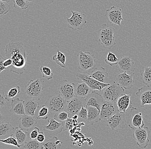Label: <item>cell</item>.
Wrapping results in <instances>:
<instances>
[{"label":"cell","mask_w":151,"mask_h":149,"mask_svg":"<svg viewBox=\"0 0 151 149\" xmlns=\"http://www.w3.org/2000/svg\"><path fill=\"white\" fill-rule=\"evenodd\" d=\"M45 105L49 108V114H52L67 111V101L60 94L49 96Z\"/></svg>","instance_id":"3957f363"},{"label":"cell","mask_w":151,"mask_h":149,"mask_svg":"<svg viewBox=\"0 0 151 149\" xmlns=\"http://www.w3.org/2000/svg\"><path fill=\"white\" fill-rule=\"evenodd\" d=\"M79 122H87L88 119V109L86 105H83L78 114Z\"/></svg>","instance_id":"8d00e7d4"},{"label":"cell","mask_w":151,"mask_h":149,"mask_svg":"<svg viewBox=\"0 0 151 149\" xmlns=\"http://www.w3.org/2000/svg\"><path fill=\"white\" fill-rule=\"evenodd\" d=\"M76 76L79 80L84 82L93 90H99L100 92L105 87L110 84V83H101L91 77L87 73H79L76 74Z\"/></svg>","instance_id":"9c48e42d"},{"label":"cell","mask_w":151,"mask_h":149,"mask_svg":"<svg viewBox=\"0 0 151 149\" xmlns=\"http://www.w3.org/2000/svg\"><path fill=\"white\" fill-rule=\"evenodd\" d=\"M115 78L116 83L124 89L129 90L133 87L134 83L133 74L129 75L127 72H123L116 75Z\"/></svg>","instance_id":"e0dca14e"},{"label":"cell","mask_w":151,"mask_h":149,"mask_svg":"<svg viewBox=\"0 0 151 149\" xmlns=\"http://www.w3.org/2000/svg\"><path fill=\"white\" fill-rule=\"evenodd\" d=\"M119 111L116 102L104 101L101 107L100 117L101 120L106 121Z\"/></svg>","instance_id":"7c38bea8"},{"label":"cell","mask_w":151,"mask_h":149,"mask_svg":"<svg viewBox=\"0 0 151 149\" xmlns=\"http://www.w3.org/2000/svg\"><path fill=\"white\" fill-rule=\"evenodd\" d=\"M101 92L105 100L116 102L118 99L124 94V89L114 82L105 87Z\"/></svg>","instance_id":"277c9868"},{"label":"cell","mask_w":151,"mask_h":149,"mask_svg":"<svg viewBox=\"0 0 151 149\" xmlns=\"http://www.w3.org/2000/svg\"><path fill=\"white\" fill-rule=\"evenodd\" d=\"M11 10L10 6L5 2L0 1V17H3L7 14Z\"/></svg>","instance_id":"ab89813d"},{"label":"cell","mask_w":151,"mask_h":149,"mask_svg":"<svg viewBox=\"0 0 151 149\" xmlns=\"http://www.w3.org/2000/svg\"><path fill=\"white\" fill-rule=\"evenodd\" d=\"M19 120V127L24 131H28L37 123V121L35 118L34 116L26 114L21 116Z\"/></svg>","instance_id":"7402d4cb"},{"label":"cell","mask_w":151,"mask_h":149,"mask_svg":"<svg viewBox=\"0 0 151 149\" xmlns=\"http://www.w3.org/2000/svg\"><path fill=\"white\" fill-rule=\"evenodd\" d=\"M49 113V110L47 105H42V107L39 111L37 117V119L47 120L48 118V114Z\"/></svg>","instance_id":"74e56055"},{"label":"cell","mask_w":151,"mask_h":149,"mask_svg":"<svg viewBox=\"0 0 151 149\" xmlns=\"http://www.w3.org/2000/svg\"><path fill=\"white\" fill-rule=\"evenodd\" d=\"M13 2L14 8L19 7L22 10H25L29 7V5L25 0H13Z\"/></svg>","instance_id":"60d3db41"},{"label":"cell","mask_w":151,"mask_h":149,"mask_svg":"<svg viewBox=\"0 0 151 149\" xmlns=\"http://www.w3.org/2000/svg\"><path fill=\"white\" fill-rule=\"evenodd\" d=\"M0 141L2 142V143H4V144L16 146V147H17L19 148H21V146L19 144L17 140L14 137L13 135H12L10 136L9 137L7 138H6V139L3 140L1 139L0 140Z\"/></svg>","instance_id":"f35d334b"},{"label":"cell","mask_w":151,"mask_h":149,"mask_svg":"<svg viewBox=\"0 0 151 149\" xmlns=\"http://www.w3.org/2000/svg\"><path fill=\"white\" fill-rule=\"evenodd\" d=\"M105 61L106 64L109 66H113L117 65L119 63V59L115 54L111 52H109L105 59Z\"/></svg>","instance_id":"836d02e7"},{"label":"cell","mask_w":151,"mask_h":149,"mask_svg":"<svg viewBox=\"0 0 151 149\" xmlns=\"http://www.w3.org/2000/svg\"><path fill=\"white\" fill-rule=\"evenodd\" d=\"M104 99L101 94L93 90L85 99V103L87 106H93L96 107L101 112V107L103 103Z\"/></svg>","instance_id":"2e32d148"},{"label":"cell","mask_w":151,"mask_h":149,"mask_svg":"<svg viewBox=\"0 0 151 149\" xmlns=\"http://www.w3.org/2000/svg\"><path fill=\"white\" fill-rule=\"evenodd\" d=\"M96 67V59L94 55L89 52L80 51L78 54V68L80 70L86 71L94 69Z\"/></svg>","instance_id":"5b68a950"},{"label":"cell","mask_w":151,"mask_h":149,"mask_svg":"<svg viewBox=\"0 0 151 149\" xmlns=\"http://www.w3.org/2000/svg\"><path fill=\"white\" fill-rule=\"evenodd\" d=\"M116 29L106 24H103L98 31L99 41L105 49H111L116 45L114 34Z\"/></svg>","instance_id":"7a4b0ae2"},{"label":"cell","mask_w":151,"mask_h":149,"mask_svg":"<svg viewBox=\"0 0 151 149\" xmlns=\"http://www.w3.org/2000/svg\"><path fill=\"white\" fill-rule=\"evenodd\" d=\"M1 1H2L8 3L11 0H1Z\"/></svg>","instance_id":"f5cc1de1"},{"label":"cell","mask_w":151,"mask_h":149,"mask_svg":"<svg viewBox=\"0 0 151 149\" xmlns=\"http://www.w3.org/2000/svg\"><path fill=\"white\" fill-rule=\"evenodd\" d=\"M24 100L17 97L11 101V109L9 111L19 116L25 114L24 106Z\"/></svg>","instance_id":"44dd1931"},{"label":"cell","mask_w":151,"mask_h":149,"mask_svg":"<svg viewBox=\"0 0 151 149\" xmlns=\"http://www.w3.org/2000/svg\"><path fill=\"white\" fill-rule=\"evenodd\" d=\"M105 17L110 24H115L121 26V22L123 20L122 12L121 8L113 6L106 10Z\"/></svg>","instance_id":"4fadbf2b"},{"label":"cell","mask_w":151,"mask_h":149,"mask_svg":"<svg viewBox=\"0 0 151 149\" xmlns=\"http://www.w3.org/2000/svg\"><path fill=\"white\" fill-rule=\"evenodd\" d=\"M52 59L53 61H55L57 65L60 66L61 68H66L65 55L64 53L60 51L58 49V50L57 54L53 56Z\"/></svg>","instance_id":"4dcf8cb0"},{"label":"cell","mask_w":151,"mask_h":149,"mask_svg":"<svg viewBox=\"0 0 151 149\" xmlns=\"http://www.w3.org/2000/svg\"><path fill=\"white\" fill-rule=\"evenodd\" d=\"M5 58L3 57L1 55L0 56V73H1L4 70L6 69V68L4 67L3 66V62Z\"/></svg>","instance_id":"c3c4849f"},{"label":"cell","mask_w":151,"mask_h":149,"mask_svg":"<svg viewBox=\"0 0 151 149\" xmlns=\"http://www.w3.org/2000/svg\"><path fill=\"white\" fill-rule=\"evenodd\" d=\"M136 95L140 99L142 107L146 104L151 105V86L146 85L139 89Z\"/></svg>","instance_id":"ffe728a7"},{"label":"cell","mask_w":151,"mask_h":149,"mask_svg":"<svg viewBox=\"0 0 151 149\" xmlns=\"http://www.w3.org/2000/svg\"><path fill=\"white\" fill-rule=\"evenodd\" d=\"M65 123H64V129L63 131H66V130H70L72 129L73 125H75L74 124V120L73 119L71 118H68L66 121H65Z\"/></svg>","instance_id":"ee69618b"},{"label":"cell","mask_w":151,"mask_h":149,"mask_svg":"<svg viewBox=\"0 0 151 149\" xmlns=\"http://www.w3.org/2000/svg\"><path fill=\"white\" fill-rule=\"evenodd\" d=\"M72 118L74 119H78V115L77 114L74 115L73 116Z\"/></svg>","instance_id":"f907efd6"},{"label":"cell","mask_w":151,"mask_h":149,"mask_svg":"<svg viewBox=\"0 0 151 149\" xmlns=\"http://www.w3.org/2000/svg\"><path fill=\"white\" fill-rule=\"evenodd\" d=\"M5 56L11 58L13 64L8 68L11 72L18 74H23L27 66L28 54L24 47L22 42H11L6 44L5 49Z\"/></svg>","instance_id":"6da1fadb"},{"label":"cell","mask_w":151,"mask_h":149,"mask_svg":"<svg viewBox=\"0 0 151 149\" xmlns=\"http://www.w3.org/2000/svg\"><path fill=\"white\" fill-rule=\"evenodd\" d=\"M26 1L29 3H34L36 1V0H25Z\"/></svg>","instance_id":"816d5d0a"},{"label":"cell","mask_w":151,"mask_h":149,"mask_svg":"<svg viewBox=\"0 0 151 149\" xmlns=\"http://www.w3.org/2000/svg\"><path fill=\"white\" fill-rule=\"evenodd\" d=\"M39 103L31 97H26L24 100V106L25 114L32 116H35V112L40 107Z\"/></svg>","instance_id":"603a6c76"},{"label":"cell","mask_w":151,"mask_h":149,"mask_svg":"<svg viewBox=\"0 0 151 149\" xmlns=\"http://www.w3.org/2000/svg\"><path fill=\"white\" fill-rule=\"evenodd\" d=\"M76 96L86 98L93 91L84 82L81 83H74Z\"/></svg>","instance_id":"d4e9b609"},{"label":"cell","mask_w":151,"mask_h":149,"mask_svg":"<svg viewBox=\"0 0 151 149\" xmlns=\"http://www.w3.org/2000/svg\"><path fill=\"white\" fill-rule=\"evenodd\" d=\"M90 76L101 83H106L108 81L109 74L103 67L94 68Z\"/></svg>","instance_id":"cb8c5ba5"},{"label":"cell","mask_w":151,"mask_h":149,"mask_svg":"<svg viewBox=\"0 0 151 149\" xmlns=\"http://www.w3.org/2000/svg\"><path fill=\"white\" fill-rule=\"evenodd\" d=\"M58 89L61 96L67 101L76 96L74 83H71L68 80L61 81L59 83Z\"/></svg>","instance_id":"8fae6325"},{"label":"cell","mask_w":151,"mask_h":149,"mask_svg":"<svg viewBox=\"0 0 151 149\" xmlns=\"http://www.w3.org/2000/svg\"><path fill=\"white\" fill-rule=\"evenodd\" d=\"M13 135L17 140L21 147L24 146L26 141L30 139V134L28 131L24 132L20 127H15Z\"/></svg>","instance_id":"484cf974"},{"label":"cell","mask_w":151,"mask_h":149,"mask_svg":"<svg viewBox=\"0 0 151 149\" xmlns=\"http://www.w3.org/2000/svg\"><path fill=\"white\" fill-rule=\"evenodd\" d=\"M13 64V61L11 58H7L5 59L3 62V66L4 67L9 68Z\"/></svg>","instance_id":"7dc6e473"},{"label":"cell","mask_w":151,"mask_h":149,"mask_svg":"<svg viewBox=\"0 0 151 149\" xmlns=\"http://www.w3.org/2000/svg\"><path fill=\"white\" fill-rule=\"evenodd\" d=\"M150 132L149 128L144 126L134 130L133 133V137L139 148H146L150 142Z\"/></svg>","instance_id":"ba28073f"},{"label":"cell","mask_w":151,"mask_h":149,"mask_svg":"<svg viewBox=\"0 0 151 149\" xmlns=\"http://www.w3.org/2000/svg\"><path fill=\"white\" fill-rule=\"evenodd\" d=\"M125 113L118 111L106 121V125L113 130H116L118 128L124 129L127 125Z\"/></svg>","instance_id":"30bf717a"},{"label":"cell","mask_w":151,"mask_h":149,"mask_svg":"<svg viewBox=\"0 0 151 149\" xmlns=\"http://www.w3.org/2000/svg\"><path fill=\"white\" fill-rule=\"evenodd\" d=\"M0 114H1L0 115V122H1H1H3L4 121V117L2 115L1 113Z\"/></svg>","instance_id":"681fc988"},{"label":"cell","mask_w":151,"mask_h":149,"mask_svg":"<svg viewBox=\"0 0 151 149\" xmlns=\"http://www.w3.org/2000/svg\"><path fill=\"white\" fill-rule=\"evenodd\" d=\"M48 122H49V125L43 127V130L48 134L55 135L61 133L63 131L64 122H58L54 118L48 120Z\"/></svg>","instance_id":"d6986e66"},{"label":"cell","mask_w":151,"mask_h":149,"mask_svg":"<svg viewBox=\"0 0 151 149\" xmlns=\"http://www.w3.org/2000/svg\"><path fill=\"white\" fill-rule=\"evenodd\" d=\"M70 114L67 111H62L55 114L54 119L58 122H63L70 117Z\"/></svg>","instance_id":"d590c367"},{"label":"cell","mask_w":151,"mask_h":149,"mask_svg":"<svg viewBox=\"0 0 151 149\" xmlns=\"http://www.w3.org/2000/svg\"><path fill=\"white\" fill-rule=\"evenodd\" d=\"M141 80L146 85L151 86V67H145L141 73Z\"/></svg>","instance_id":"1f68e13d"},{"label":"cell","mask_w":151,"mask_h":149,"mask_svg":"<svg viewBox=\"0 0 151 149\" xmlns=\"http://www.w3.org/2000/svg\"><path fill=\"white\" fill-rule=\"evenodd\" d=\"M36 139L40 143H42L45 141L46 138H45V135L43 132H40Z\"/></svg>","instance_id":"bcb514c9"},{"label":"cell","mask_w":151,"mask_h":149,"mask_svg":"<svg viewBox=\"0 0 151 149\" xmlns=\"http://www.w3.org/2000/svg\"><path fill=\"white\" fill-rule=\"evenodd\" d=\"M116 104L119 108V111L126 113L129 107L132 104L131 96L128 94H124L118 99Z\"/></svg>","instance_id":"83f0119b"},{"label":"cell","mask_w":151,"mask_h":149,"mask_svg":"<svg viewBox=\"0 0 151 149\" xmlns=\"http://www.w3.org/2000/svg\"><path fill=\"white\" fill-rule=\"evenodd\" d=\"M131 119L128 125L129 128L134 130L137 128L144 127L145 123L142 113L137 112V108L133 107L132 105L131 107Z\"/></svg>","instance_id":"9a60e30c"},{"label":"cell","mask_w":151,"mask_h":149,"mask_svg":"<svg viewBox=\"0 0 151 149\" xmlns=\"http://www.w3.org/2000/svg\"><path fill=\"white\" fill-rule=\"evenodd\" d=\"M85 98L75 96L67 101V111L73 116L79 114L83 105H86Z\"/></svg>","instance_id":"5bb4252c"},{"label":"cell","mask_w":151,"mask_h":149,"mask_svg":"<svg viewBox=\"0 0 151 149\" xmlns=\"http://www.w3.org/2000/svg\"><path fill=\"white\" fill-rule=\"evenodd\" d=\"M117 68L123 72L130 73L135 71L134 62L130 56L122 55L119 60Z\"/></svg>","instance_id":"ac0fdd59"},{"label":"cell","mask_w":151,"mask_h":149,"mask_svg":"<svg viewBox=\"0 0 151 149\" xmlns=\"http://www.w3.org/2000/svg\"><path fill=\"white\" fill-rule=\"evenodd\" d=\"M25 149H39L42 148V143H40L37 139H30L26 141L23 146Z\"/></svg>","instance_id":"d6a6232c"},{"label":"cell","mask_w":151,"mask_h":149,"mask_svg":"<svg viewBox=\"0 0 151 149\" xmlns=\"http://www.w3.org/2000/svg\"><path fill=\"white\" fill-rule=\"evenodd\" d=\"M87 107L88 109V119L86 122L87 123L92 125L101 120L99 109L93 106H87Z\"/></svg>","instance_id":"4316f807"},{"label":"cell","mask_w":151,"mask_h":149,"mask_svg":"<svg viewBox=\"0 0 151 149\" xmlns=\"http://www.w3.org/2000/svg\"><path fill=\"white\" fill-rule=\"evenodd\" d=\"M15 128L9 122H1L0 124V139L3 140L13 135Z\"/></svg>","instance_id":"f1b7e54d"},{"label":"cell","mask_w":151,"mask_h":149,"mask_svg":"<svg viewBox=\"0 0 151 149\" xmlns=\"http://www.w3.org/2000/svg\"><path fill=\"white\" fill-rule=\"evenodd\" d=\"M71 17L66 20L69 28L76 31L82 30L87 23L86 15L78 11L71 10Z\"/></svg>","instance_id":"8992f818"},{"label":"cell","mask_w":151,"mask_h":149,"mask_svg":"<svg viewBox=\"0 0 151 149\" xmlns=\"http://www.w3.org/2000/svg\"><path fill=\"white\" fill-rule=\"evenodd\" d=\"M40 71L43 78H46L47 80H50L52 79L54 73L50 68L44 66H41L40 67Z\"/></svg>","instance_id":"e575fe53"},{"label":"cell","mask_w":151,"mask_h":149,"mask_svg":"<svg viewBox=\"0 0 151 149\" xmlns=\"http://www.w3.org/2000/svg\"><path fill=\"white\" fill-rule=\"evenodd\" d=\"M9 100L8 97L6 96L4 90H1L0 91V107L1 108H2L3 107L6 106L9 104Z\"/></svg>","instance_id":"b9f144b4"},{"label":"cell","mask_w":151,"mask_h":149,"mask_svg":"<svg viewBox=\"0 0 151 149\" xmlns=\"http://www.w3.org/2000/svg\"><path fill=\"white\" fill-rule=\"evenodd\" d=\"M40 129L37 127H35L34 130L32 131L30 134V139H36L39 133Z\"/></svg>","instance_id":"f6af8a7d"},{"label":"cell","mask_w":151,"mask_h":149,"mask_svg":"<svg viewBox=\"0 0 151 149\" xmlns=\"http://www.w3.org/2000/svg\"><path fill=\"white\" fill-rule=\"evenodd\" d=\"M21 92L20 87L17 86L10 89L7 93V97L9 99L14 98Z\"/></svg>","instance_id":"7bdbcfd3"},{"label":"cell","mask_w":151,"mask_h":149,"mask_svg":"<svg viewBox=\"0 0 151 149\" xmlns=\"http://www.w3.org/2000/svg\"><path fill=\"white\" fill-rule=\"evenodd\" d=\"M62 144V140H59L57 137L55 136L51 139L45 140L42 143V149H60Z\"/></svg>","instance_id":"f546056e"},{"label":"cell","mask_w":151,"mask_h":149,"mask_svg":"<svg viewBox=\"0 0 151 149\" xmlns=\"http://www.w3.org/2000/svg\"><path fill=\"white\" fill-rule=\"evenodd\" d=\"M44 86L42 84V79L31 80L25 86V93L28 96L40 100L42 96V90Z\"/></svg>","instance_id":"52a82bcc"}]
</instances>
